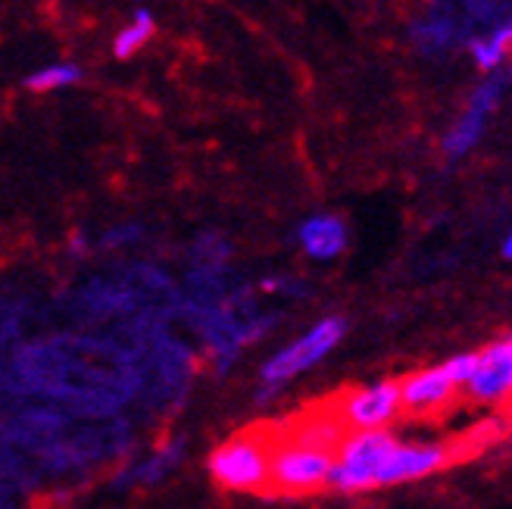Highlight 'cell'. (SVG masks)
<instances>
[{"label":"cell","instance_id":"17","mask_svg":"<svg viewBox=\"0 0 512 509\" xmlns=\"http://www.w3.org/2000/svg\"><path fill=\"white\" fill-rule=\"evenodd\" d=\"M416 38L422 41V47H438V44H444L447 38H450V25H419L416 29Z\"/></svg>","mask_w":512,"mask_h":509},{"label":"cell","instance_id":"1","mask_svg":"<svg viewBox=\"0 0 512 509\" xmlns=\"http://www.w3.org/2000/svg\"><path fill=\"white\" fill-rule=\"evenodd\" d=\"M335 453L281 435H269V494L310 497L328 491Z\"/></svg>","mask_w":512,"mask_h":509},{"label":"cell","instance_id":"5","mask_svg":"<svg viewBox=\"0 0 512 509\" xmlns=\"http://www.w3.org/2000/svg\"><path fill=\"white\" fill-rule=\"evenodd\" d=\"M331 410H335L344 431L391 428L403 416L400 381L397 378H384V381H372V385H363V388L344 391Z\"/></svg>","mask_w":512,"mask_h":509},{"label":"cell","instance_id":"20","mask_svg":"<svg viewBox=\"0 0 512 509\" xmlns=\"http://www.w3.org/2000/svg\"><path fill=\"white\" fill-rule=\"evenodd\" d=\"M506 410H509V416H506V419L512 422V397H509V403H506Z\"/></svg>","mask_w":512,"mask_h":509},{"label":"cell","instance_id":"9","mask_svg":"<svg viewBox=\"0 0 512 509\" xmlns=\"http://www.w3.org/2000/svg\"><path fill=\"white\" fill-rule=\"evenodd\" d=\"M500 94H503V79L484 82V85L472 94L466 113L456 119V125H453V129L447 132V138H444V150H447V157H450V160L466 157L469 150L481 141V135H484V122H488L491 110L497 107Z\"/></svg>","mask_w":512,"mask_h":509},{"label":"cell","instance_id":"7","mask_svg":"<svg viewBox=\"0 0 512 509\" xmlns=\"http://www.w3.org/2000/svg\"><path fill=\"white\" fill-rule=\"evenodd\" d=\"M400 381V403H403V416H441L444 410L456 403V397L463 394L459 381L450 375V369L441 366H428L419 372H409Z\"/></svg>","mask_w":512,"mask_h":509},{"label":"cell","instance_id":"3","mask_svg":"<svg viewBox=\"0 0 512 509\" xmlns=\"http://www.w3.org/2000/svg\"><path fill=\"white\" fill-rule=\"evenodd\" d=\"M207 472L222 491L269 494V435L241 431L207 456Z\"/></svg>","mask_w":512,"mask_h":509},{"label":"cell","instance_id":"8","mask_svg":"<svg viewBox=\"0 0 512 509\" xmlns=\"http://www.w3.org/2000/svg\"><path fill=\"white\" fill-rule=\"evenodd\" d=\"M466 397L481 406H497L509 403L512 397V353L506 341H494L484 350H478L475 372L466 381Z\"/></svg>","mask_w":512,"mask_h":509},{"label":"cell","instance_id":"19","mask_svg":"<svg viewBox=\"0 0 512 509\" xmlns=\"http://www.w3.org/2000/svg\"><path fill=\"white\" fill-rule=\"evenodd\" d=\"M503 341H506V347H509V353H512V332H509V335H506Z\"/></svg>","mask_w":512,"mask_h":509},{"label":"cell","instance_id":"16","mask_svg":"<svg viewBox=\"0 0 512 509\" xmlns=\"http://www.w3.org/2000/svg\"><path fill=\"white\" fill-rule=\"evenodd\" d=\"M141 238V228L138 225H116L110 228V232L100 238V247H107V250H119V247H128V244H135Z\"/></svg>","mask_w":512,"mask_h":509},{"label":"cell","instance_id":"12","mask_svg":"<svg viewBox=\"0 0 512 509\" xmlns=\"http://www.w3.org/2000/svg\"><path fill=\"white\" fill-rule=\"evenodd\" d=\"M79 79H82V69L75 63H50V66H41V69L25 75V88L35 91V94H47V91L69 88Z\"/></svg>","mask_w":512,"mask_h":509},{"label":"cell","instance_id":"13","mask_svg":"<svg viewBox=\"0 0 512 509\" xmlns=\"http://www.w3.org/2000/svg\"><path fill=\"white\" fill-rule=\"evenodd\" d=\"M178 463H182V447L169 444V447L157 450L153 456H147V460L132 475H135V481H141V485H157V481H163Z\"/></svg>","mask_w":512,"mask_h":509},{"label":"cell","instance_id":"6","mask_svg":"<svg viewBox=\"0 0 512 509\" xmlns=\"http://www.w3.org/2000/svg\"><path fill=\"white\" fill-rule=\"evenodd\" d=\"M459 463V453L453 441L444 444H403L397 441V447L388 453V460L381 463L375 488H394V485H406V481H422L428 475H438L447 466Z\"/></svg>","mask_w":512,"mask_h":509},{"label":"cell","instance_id":"14","mask_svg":"<svg viewBox=\"0 0 512 509\" xmlns=\"http://www.w3.org/2000/svg\"><path fill=\"white\" fill-rule=\"evenodd\" d=\"M509 47H512V25H509V29H500L491 41H472V57H475L478 69L491 72V69L500 66V60H503V54Z\"/></svg>","mask_w":512,"mask_h":509},{"label":"cell","instance_id":"18","mask_svg":"<svg viewBox=\"0 0 512 509\" xmlns=\"http://www.w3.org/2000/svg\"><path fill=\"white\" fill-rule=\"evenodd\" d=\"M503 257L512 260V228H509V235H506V241H503Z\"/></svg>","mask_w":512,"mask_h":509},{"label":"cell","instance_id":"15","mask_svg":"<svg viewBox=\"0 0 512 509\" xmlns=\"http://www.w3.org/2000/svg\"><path fill=\"white\" fill-rule=\"evenodd\" d=\"M475 360H478V350L456 353V356H450V360H444V366L450 369V375L459 381V388H466V381L472 378V372H475Z\"/></svg>","mask_w":512,"mask_h":509},{"label":"cell","instance_id":"10","mask_svg":"<svg viewBox=\"0 0 512 509\" xmlns=\"http://www.w3.org/2000/svg\"><path fill=\"white\" fill-rule=\"evenodd\" d=\"M347 222L335 213H313L297 225V247L316 263H331L347 250Z\"/></svg>","mask_w":512,"mask_h":509},{"label":"cell","instance_id":"4","mask_svg":"<svg viewBox=\"0 0 512 509\" xmlns=\"http://www.w3.org/2000/svg\"><path fill=\"white\" fill-rule=\"evenodd\" d=\"M391 428L378 431H347L335 450V469H331V491L338 494H363L375 491V478L388 453L397 447Z\"/></svg>","mask_w":512,"mask_h":509},{"label":"cell","instance_id":"2","mask_svg":"<svg viewBox=\"0 0 512 509\" xmlns=\"http://www.w3.org/2000/svg\"><path fill=\"white\" fill-rule=\"evenodd\" d=\"M347 335V319L344 316H325L316 325L306 328L303 335L288 341L281 350H275L269 360L260 366V385L266 394L285 388L291 378L316 369L322 360H328L338 350V344Z\"/></svg>","mask_w":512,"mask_h":509},{"label":"cell","instance_id":"11","mask_svg":"<svg viewBox=\"0 0 512 509\" xmlns=\"http://www.w3.org/2000/svg\"><path fill=\"white\" fill-rule=\"evenodd\" d=\"M153 29H157V22H153V13H150L147 7H138L135 16H132V22H128L125 29L116 35V41H113V54H116L119 60L138 54V50L150 41Z\"/></svg>","mask_w":512,"mask_h":509}]
</instances>
